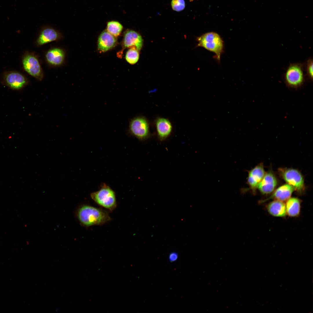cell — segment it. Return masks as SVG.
Listing matches in <instances>:
<instances>
[{"label":"cell","instance_id":"obj_20","mask_svg":"<svg viewBox=\"0 0 313 313\" xmlns=\"http://www.w3.org/2000/svg\"><path fill=\"white\" fill-rule=\"evenodd\" d=\"M139 58V51L135 48H130L127 52L125 56L126 61L131 64L136 63Z\"/></svg>","mask_w":313,"mask_h":313},{"label":"cell","instance_id":"obj_14","mask_svg":"<svg viewBox=\"0 0 313 313\" xmlns=\"http://www.w3.org/2000/svg\"><path fill=\"white\" fill-rule=\"evenodd\" d=\"M158 137L161 141L166 139L170 134L172 126L170 121L163 118H158L156 121Z\"/></svg>","mask_w":313,"mask_h":313},{"label":"cell","instance_id":"obj_9","mask_svg":"<svg viewBox=\"0 0 313 313\" xmlns=\"http://www.w3.org/2000/svg\"><path fill=\"white\" fill-rule=\"evenodd\" d=\"M61 37V33L57 30L52 27L46 26L41 30L37 43L38 45L41 46L59 39Z\"/></svg>","mask_w":313,"mask_h":313},{"label":"cell","instance_id":"obj_15","mask_svg":"<svg viewBox=\"0 0 313 313\" xmlns=\"http://www.w3.org/2000/svg\"><path fill=\"white\" fill-rule=\"evenodd\" d=\"M45 57L49 63L54 66H59L63 63L65 53L63 49L59 48H54L48 50Z\"/></svg>","mask_w":313,"mask_h":313},{"label":"cell","instance_id":"obj_22","mask_svg":"<svg viewBox=\"0 0 313 313\" xmlns=\"http://www.w3.org/2000/svg\"><path fill=\"white\" fill-rule=\"evenodd\" d=\"M313 59L310 58L307 61L305 64L306 75L310 80L313 79Z\"/></svg>","mask_w":313,"mask_h":313},{"label":"cell","instance_id":"obj_7","mask_svg":"<svg viewBox=\"0 0 313 313\" xmlns=\"http://www.w3.org/2000/svg\"><path fill=\"white\" fill-rule=\"evenodd\" d=\"M22 63L24 69L28 74L38 80L43 79V76L42 68L36 56L28 54L24 57Z\"/></svg>","mask_w":313,"mask_h":313},{"label":"cell","instance_id":"obj_17","mask_svg":"<svg viewBox=\"0 0 313 313\" xmlns=\"http://www.w3.org/2000/svg\"><path fill=\"white\" fill-rule=\"evenodd\" d=\"M269 213L277 217H283L286 214L285 205L282 201L276 200L270 203L267 207Z\"/></svg>","mask_w":313,"mask_h":313},{"label":"cell","instance_id":"obj_11","mask_svg":"<svg viewBox=\"0 0 313 313\" xmlns=\"http://www.w3.org/2000/svg\"><path fill=\"white\" fill-rule=\"evenodd\" d=\"M117 39L107 30L103 31L100 34L98 40V49L101 52H105L113 48L116 46Z\"/></svg>","mask_w":313,"mask_h":313},{"label":"cell","instance_id":"obj_12","mask_svg":"<svg viewBox=\"0 0 313 313\" xmlns=\"http://www.w3.org/2000/svg\"><path fill=\"white\" fill-rule=\"evenodd\" d=\"M277 184L276 179L271 172L265 173L257 188L263 194L270 193L274 190Z\"/></svg>","mask_w":313,"mask_h":313},{"label":"cell","instance_id":"obj_6","mask_svg":"<svg viewBox=\"0 0 313 313\" xmlns=\"http://www.w3.org/2000/svg\"><path fill=\"white\" fill-rule=\"evenodd\" d=\"M129 130L132 135L141 140L147 139L150 136L148 123L143 117H137L132 119L130 123Z\"/></svg>","mask_w":313,"mask_h":313},{"label":"cell","instance_id":"obj_3","mask_svg":"<svg viewBox=\"0 0 313 313\" xmlns=\"http://www.w3.org/2000/svg\"><path fill=\"white\" fill-rule=\"evenodd\" d=\"M90 196L98 204L110 210H113L117 206L114 192L105 184L99 190L92 193Z\"/></svg>","mask_w":313,"mask_h":313},{"label":"cell","instance_id":"obj_16","mask_svg":"<svg viewBox=\"0 0 313 313\" xmlns=\"http://www.w3.org/2000/svg\"><path fill=\"white\" fill-rule=\"evenodd\" d=\"M295 190L290 185L284 184L277 189L268 199L273 198L282 201H286L290 198Z\"/></svg>","mask_w":313,"mask_h":313},{"label":"cell","instance_id":"obj_8","mask_svg":"<svg viewBox=\"0 0 313 313\" xmlns=\"http://www.w3.org/2000/svg\"><path fill=\"white\" fill-rule=\"evenodd\" d=\"M123 45L124 48H135L139 51L141 48L143 40L141 35L133 30H128L124 33Z\"/></svg>","mask_w":313,"mask_h":313},{"label":"cell","instance_id":"obj_23","mask_svg":"<svg viewBox=\"0 0 313 313\" xmlns=\"http://www.w3.org/2000/svg\"><path fill=\"white\" fill-rule=\"evenodd\" d=\"M178 255L175 252H172L170 254L169 256V259L171 262L176 261L178 259Z\"/></svg>","mask_w":313,"mask_h":313},{"label":"cell","instance_id":"obj_1","mask_svg":"<svg viewBox=\"0 0 313 313\" xmlns=\"http://www.w3.org/2000/svg\"><path fill=\"white\" fill-rule=\"evenodd\" d=\"M77 215L81 224L87 227L102 225L111 219L109 214L106 211L87 205H83L79 208Z\"/></svg>","mask_w":313,"mask_h":313},{"label":"cell","instance_id":"obj_21","mask_svg":"<svg viewBox=\"0 0 313 313\" xmlns=\"http://www.w3.org/2000/svg\"><path fill=\"white\" fill-rule=\"evenodd\" d=\"M171 5L172 9L176 12L181 11L185 7L184 0H172Z\"/></svg>","mask_w":313,"mask_h":313},{"label":"cell","instance_id":"obj_4","mask_svg":"<svg viewBox=\"0 0 313 313\" xmlns=\"http://www.w3.org/2000/svg\"><path fill=\"white\" fill-rule=\"evenodd\" d=\"M303 65L299 63L291 64L284 74V79L287 85L292 88L301 86L305 81Z\"/></svg>","mask_w":313,"mask_h":313},{"label":"cell","instance_id":"obj_13","mask_svg":"<svg viewBox=\"0 0 313 313\" xmlns=\"http://www.w3.org/2000/svg\"><path fill=\"white\" fill-rule=\"evenodd\" d=\"M265 173L262 163L258 165L249 172L248 182L253 190L257 188L258 184L262 180Z\"/></svg>","mask_w":313,"mask_h":313},{"label":"cell","instance_id":"obj_10","mask_svg":"<svg viewBox=\"0 0 313 313\" xmlns=\"http://www.w3.org/2000/svg\"><path fill=\"white\" fill-rule=\"evenodd\" d=\"M4 80L6 85L14 90L21 89L27 83L26 78L21 74L16 72H10L6 74Z\"/></svg>","mask_w":313,"mask_h":313},{"label":"cell","instance_id":"obj_5","mask_svg":"<svg viewBox=\"0 0 313 313\" xmlns=\"http://www.w3.org/2000/svg\"><path fill=\"white\" fill-rule=\"evenodd\" d=\"M281 176L289 184L299 192H301L305 188L303 178L297 170L292 168H281L279 170Z\"/></svg>","mask_w":313,"mask_h":313},{"label":"cell","instance_id":"obj_19","mask_svg":"<svg viewBox=\"0 0 313 313\" xmlns=\"http://www.w3.org/2000/svg\"><path fill=\"white\" fill-rule=\"evenodd\" d=\"M123 29L122 25L116 21H110L108 22L107 30L115 37L120 35Z\"/></svg>","mask_w":313,"mask_h":313},{"label":"cell","instance_id":"obj_2","mask_svg":"<svg viewBox=\"0 0 313 313\" xmlns=\"http://www.w3.org/2000/svg\"><path fill=\"white\" fill-rule=\"evenodd\" d=\"M198 43V46L203 47L207 50L214 52L216 58L220 61L221 56L223 49V41L220 36L214 32L205 33L197 39Z\"/></svg>","mask_w":313,"mask_h":313},{"label":"cell","instance_id":"obj_18","mask_svg":"<svg viewBox=\"0 0 313 313\" xmlns=\"http://www.w3.org/2000/svg\"><path fill=\"white\" fill-rule=\"evenodd\" d=\"M285 205L286 213L289 216L294 217L299 214L300 203L298 199L294 197L290 198L287 200Z\"/></svg>","mask_w":313,"mask_h":313}]
</instances>
